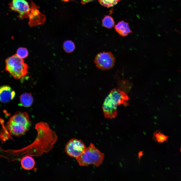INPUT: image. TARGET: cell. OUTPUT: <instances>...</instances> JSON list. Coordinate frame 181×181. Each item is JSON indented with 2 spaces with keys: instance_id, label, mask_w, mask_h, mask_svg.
I'll use <instances>...</instances> for the list:
<instances>
[{
  "instance_id": "obj_7",
  "label": "cell",
  "mask_w": 181,
  "mask_h": 181,
  "mask_svg": "<svg viewBox=\"0 0 181 181\" xmlns=\"http://www.w3.org/2000/svg\"><path fill=\"white\" fill-rule=\"evenodd\" d=\"M118 106L116 101L108 94L105 98L102 106L105 117L110 119L115 118L117 114Z\"/></svg>"
},
{
  "instance_id": "obj_3",
  "label": "cell",
  "mask_w": 181,
  "mask_h": 181,
  "mask_svg": "<svg viewBox=\"0 0 181 181\" xmlns=\"http://www.w3.org/2000/svg\"><path fill=\"white\" fill-rule=\"evenodd\" d=\"M5 63L6 70L15 79H19L28 73V65L16 54L8 57Z\"/></svg>"
},
{
  "instance_id": "obj_17",
  "label": "cell",
  "mask_w": 181,
  "mask_h": 181,
  "mask_svg": "<svg viewBox=\"0 0 181 181\" xmlns=\"http://www.w3.org/2000/svg\"><path fill=\"white\" fill-rule=\"evenodd\" d=\"M16 54L19 57L22 59L28 56V52L26 48L20 47L17 50Z\"/></svg>"
},
{
  "instance_id": "obj_19",
  "label": "cell",
  "mask_w": 181,
  "mask_h": 181,
  "mask_svg": "<svg viewBox=\"0 0 181 181\" xmlns=\"http://www.w3.org/2000/svg\"><path fill=\"white\" fill-rule=\"evenodd\" d=\"M143 155V151H140L139 153L138 154V157L139 158V160L140 158H141V157Z\"/></svg>"
},
{
  "instance_id": "obj_4",
  "label": "cell",
  "mask_w": 181,
  "mask_h": 181,
  "mask_svg": "<svg viewBox=\"0 0 181 181\" xmlns=\"http://www.w3.org/2000/svg\"><path fill=\"white\" fill-rule=\"evenodd\" d=\"M115 58L111 52H103L96 56L94 63L99 69L103 70H109L114 66Z\"/></svg>"
},
{
  "instance_id": "obj_13",
  "label": "cell",
  "mask_w": 181,
  "mask_h": 181,
  "mask_svg": "<svg viewBox=\"0 0 181 181\" xmlns=\"http://www.w3.org/2000/svg\"><path fill=\"white\" fill-rule=\"evenodd\" d=\"M168 137L165 135L160 131L157 130L153 134V139L155 141L159 143H162L166 141Z\"/></svg>"
},
{
  "instance_id": "obj_9",
  "label": "cell",
  "mask_w": 181,
  "mask_h": 181,
  "mask_svg": "<svg viewBox=\"0 0 181 181\" xmlns=\"http://www.w3.org/2000/svg\"><path fill=\"white\" fill-rule=\"evenodd\" d=\"M15 91L10 86L4 85L0 87V101L3 103L8 102L14 97Z\"/></svg>"
},
{
  "instance_id": "obj_12",
  "label": "cell",
  "mask_w": 181,
  "mask_h": 181,
  "mask_svg": "<svg viewBox=\"0 0 181 181\" xmlns=\"http://www.w3.org/2000/svg\"><path fill=\"white\" fill-rule=\"evenodd\" d=\"M20 104L25 107H30L33 101V98L31 93H25L20 97Z\"/></svg>"
},
{
  "instance_id": "obj_2",
  "label": "cell",
  "mask_w": 181,
  "mask_h": 181,
  "mask_svg": "<svg viewBox=\"0 0 181 181\" xmlns=\"http://www.w3.org/2000/svg\"><path fill=\"white\" fill-rule=\"evenodd\" d=\"M104 158V154L97 148L92 143L86 147L82 154L76 158L79 165L87 166L93 164L96 167L101 164Z\"/></svg>"
},
{
  "instance_id": "obj_15",
  "label": "cell",
  "mask_w": 181,
  "mask_h": 181,
  "mask_svg": "<svg viewBox=\"0 0 181 181\" xmlns=\"http://www.w3.org/2000/svg\"><path fill=\"white\" fill-rule=\"evenodd\" d=\"M102 23L106 28H111L114 25V22L113 18L110 16H106L103 19Z\"/></svg>"
},
{
  "instance_id": "obj_18",
  "label": "cell",
  "mask_w": 181,
  "mask_h": 181,
  "mask_svg": "<svg viewBox=\"0 0 181 181\" xmlns=\"http://www.w3.org/2000/svg\"><path fill=\"white\" fill-rule=\"evenodd\" d=\"M93 0H81V3L82 4H84Z\"/></svg>"
},
{
  "instance_id": "obj_11",
  "label": "cell",
  "mask_w": 181,
  "mask_h": 181,
  "mask_svg": "<svg viewBox=\"0 0 181 181\" xmlns=\"http://www.w3.org/2000/svg\"><path fill=\"white\" fill-rule=\"evenodd\" d=\"M35 164L34 159L31 156H25L21 159V164L22 167L26 170L32 169L34 167Z\"/></svg>"
},
{
  "instance_id": "obj_14",
  "label": "cell",
  "mask_w": 181,
  "mask_h": 181,
  "mask_svg": "<svg viewBox=\"0 0 181 181\" xmlns=\"http://www.w3.org/2000/svg\"><path fill=\"white\" fill-rule=\"evenodd\" d=\"M63 48L65 51L67 53L73 52L75 49L74 43L71 40H67L65 41L63 44Z\"/></svg>"
},
{
  "instance_id": "obj_20",
  "label": "cell",
  "mask_w": 181,
  "mask_h": 181,
  "mask_svg": "<svg viewBox=\"0 0 181 181\" xmlns=\"http://www.w3.org/2000/svg\"><path fill=\"white\" fill-rule=\"evenodd\" d=\"M180 151H181V149H180Z\"/></svg>"
},
{
  "instance_id": "obj_16",
  "label": "cell",
  "mask_w": 181,
  "mask_h": 181,
  "mask_svg": "<svg viewBox=\"0 0 181 181\" xmlns=\"http://www.w3.org/2000/svg\"><path fill=\"white\" fill-rule=\"evenodd\" d=\"M121 0H98L102 6L107 8L112 7L116 4Z\"/></svg>"
},
{
  "instance_id": "obj_10",
  "label": "cell",
  "mask_w": 181,
  "mask_h": 181,
  "mask_svg": "<svg viewBox=\"0 0 181 181\" xmlns=\"http://www.w3.org/2000/svg\"><path fill=\"white\" fill-rule=\"evenodd\" d=\"M114 28L116 31L122 37L127 36L129 33L132 32L128 23L124 21L118 22L115 25Z\"/></svg>"
},
{
  "instance_id": "obj_8",
  "label": "cell",
  "mask_w": 181,
  "mask_h": 181,
  "mask_svg": "<svg viewBox=\"0 0 181 181\" xmlns=\"http://www.w3.org/2000/svg\"><path fill=\"white\" fill-rule=\"evenodd\" d=\"M109 95L116 101L118 105H126L129 98L126 94L119 89L114 88L111 90Z\"/></svg>"
},
{
  "instance_id": "obj_5",
  "label": "cell",
  "mask_w": 181,
  "mask_h": 181,
  "mask_svg": "<svg viewBox=\"0 0 181 181\" xmlns=\"http://www.w3.org/2000/svg\"><path fill=\"white\" fill-rule=\"evenodd\" d=\"M86 147L82 140L72 138L66 143L64 151L69 156L76 159L82 154Z\"/></svg>"
},
{
  "instance_id": "obj_1",
  "label": "cell",
  "mask_w": 181,
  "mask_h": 181,
  "mask_svg": "<svg viewBox=\"0 0 181 181\" xmlns=\"http://www.w3.org/2000/svg\"><path fill=\"white\" fill-rule=\"evenodd\" d=\"M31 122L28 114L19 111L9 119L7 127L12 135L20 137L25 134L30 129Z\"/></svg>"
},
{
  "instance_id": "obj_6",
  "label": "cell",
  "mask_w": 181,
  "mask_h": 181,
  "mask_svg": "<svg viewBox=\"0 0 181 181\" xmlns=\"http://www.w3.org/2000/svg\"><path fill=\"white\" fill-rule=\"evenodd\" d=\"M9 5L12 10L18 13L20 18L28 17L30 9L28 3L25 0H11Z\"/></svg>"
}]
</instances>
